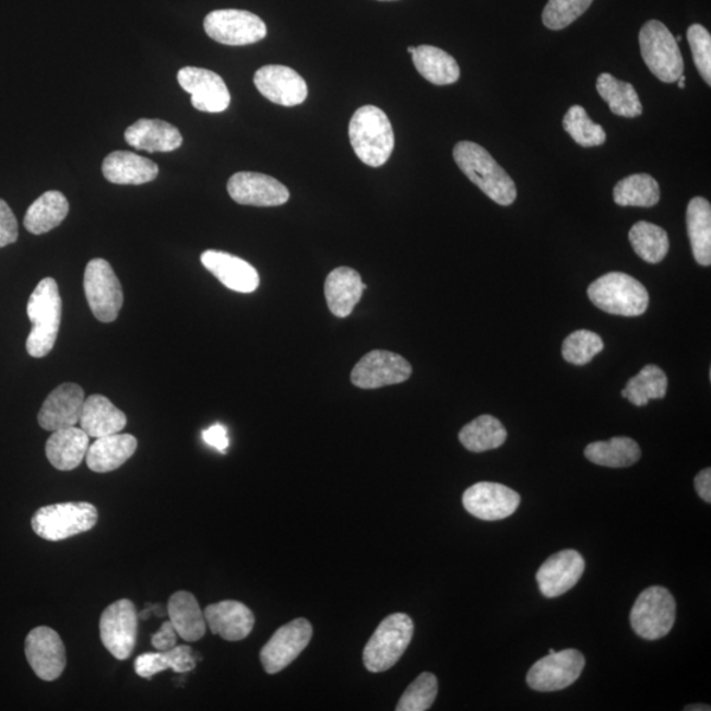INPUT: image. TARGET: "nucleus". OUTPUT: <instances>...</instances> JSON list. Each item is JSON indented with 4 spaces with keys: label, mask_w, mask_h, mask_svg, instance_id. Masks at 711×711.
Listing matches in <instances>:
<instances>
[{
    "label": "nucleus",
    "mask_w": 711,
    "mask_h": 711,
    "mask_svg": "<svg viewBox=\"0 0 711 711\" xmlns=\"http://www.w3.org/2000/svg\"><path fill=\"white\" fill-rule=\"evenodd\" d=\"M228 194L236 203L256 208L282 206L289 201L285 185L262 173L239 171L229 178Z\"/></svg>",
    "instance_id": "dca6fc26"
},
{
    "label": "nucleus",
    "mask_w": 711,
    "mask_h": 711,
    "mask_svg": "<svg viewBox=\"0 0 711 711\" xmlns=\"http://www.w3.org/2000/svg\"><path fill=\"white\" fill-rule=\"evenodd\" d=\"M668 378L657 365H645L637 376H633L623 390L624 399L632 405L643 407L652 400H663L667 394Z\"/></svg>",
    "instance_id": "e433bc0d"
},
{
    "label": "nucleus",
    "mask_w": 711,
    "mask_h": 711,
    "mask_svg": "<svg viewBox=\"0 0 711 711\" xmlns=\"http://www.w3.org/2000/svg\"><path fill=\"white\" fill-rule=\"evenodd\" d=\"M629 239L633 251L645 262L659 264L669 251V239L662 227L649 222H638L630 229Z\"/></svg>",
    "instance_id": "58836bf2"
},
{
    "label": "nucleus",
    "mask_w": 711,
    "mask_h": 711,
    "mask_svg": "<svg viewBox=\"0 0 711 711\" xmlns=\"http://www.w3.org/2000/svg\"><path fill=\"white\" fill-rule=\"evenodd\" d=\"M88 447V435L73 426L54 431L45 446V454L56 470L68 472L81 465Z\"/></svg>",
    "instance_id": "cd10ccee"
},
{
    "label": "nucleus",
    "mask_w": 711,
    "mask_h": 711,
    "mask_svg": "<svg viewBox=\"0 0 711 711\" xmlns=\"http://www.w3.org/2000/svg\"><path fill=\"white\" fill-rule=\"evenodd\" d=\"M168 652L171 669L177 674H186V672L193 671L197 662L193 650L189 645H175Z\"/></svg>",
    "instance_id": "de8ad7c7"
},
{
    "label": "nucleus",
    "mask_w": 711,
    "mask_h": 711,
    "mask_svg": "<svg viewBox=\"0 0 711 711\" xmlns=\"http://www.w3.org/2000/svg\"><path fill=\"white\" fill-rule=\"evenodd\" d=\"M69 214V202L60 191L50 190L31 204L24 216L28 233L43 235L59 227Z\"/></svg>",
    "instance_id": "7c9ffc66"
},
{
    "label": "nucleus",
    "mask_w": 711,
    "mask_h": 711,
    "mask_svg": "<svg viewBox=\"0 0 711 711\" xmlns=\"http://www.w3.org/2000/svg\"><path fill=\"white\" fill-rule=\"evenodd\" d=\"M413 636L414 624L407 614L389 615L365 645V668L371 674H381L394 667L412 643Z\"/></svg>",
    "instance_id": "39448f33"
},
{
    "label": "nucleus",
    "mask_w": 711,
    "mask_h": 711,
    "mask_svg": "<svg viewBox=\"0 0 711 711\" xmlns=\"http://www.w3.org/2000/svg\"><path fill=\"white\" fill-rule=\"evenodd\" d=\"M349 140L356 156L371 168L388 163L395 140L388 115L376 106L358 108L349 121Z\"/></svg>",
    "instance_id": "7ed1b4c3"
},
{
    "label": "nucleus",
    "mask_w": 711,
    "mask_h": 711,
    "mask_svg": "<svg viewBox=\"0 0 711 711\" xmlns=\"http://www.w3.org/2000/svg\"><path fill=\"white\" fill-rule=\"evenodd\" d=\"M87 304L94 317L102 323H111L117 320L123 307V289L114 269L104 259H94L88 262L83 277Z\"/></svg>",
    "instance_id": "1a4fd4ad"
},
{
    "label": "nucleus",
    "mask_w": 711,
    "mask_h": 711,
    "mask_svg": "<svg viewBox=\"0 0 711 711\" xmlns=\"http://www.w3.org/2000/svg\"><path fill=\"white\" fill-rule=\"evenodd\" d=\"M253 82L262 97L285 107L304 104L309 93L303 76L282 66L262 67L254 73Z\"/></svg>",
    "instance_id": "aec40b11"
},
{
    "label": "nucleus",
    "mask_w": 711,
    "mask_h": 711,
    "mask_svg": "<svg viewBox=\"0 0 711 711\" xmlns=\"http://www.w3.org/2000/svg\"><path fill=\"white\" fill-rule=\"evenodd\" d=\"M25 656L35 675L55 682L67 667V650L59 632L47 626L36 627L25 639Z\"/></svg>",
    "instance_id": "2eb2a0df"
},
{
    "label": "nucleus",
    "mask_w": 711,
    "mask_h": 711,
    "mask_svg": "<svg viewBox=\"0 0 711 711\" xmlns=\"http://www.w3.org/2000/svg\"><path fill=\"white\" fill-rule=\"evenodd\" d=\"M367 289L362 275L348 266L334 269L324 282L327 305L337 318L349 317Z\"/></svg>",
    "instance_id": "b1692460"
},
{
    "label": "nucleus",
    "mask_w": 711,
    "mask_h": 711,
    "mask_svg": "<svg viewBox=\"0 0 711 711\" xmlns=\"http://www.w3.org/2000/svg\"><path fill=\"white\" fill-rule=\"evenodd\" d=\"M98 522V510L88 502H67L44 506L32 518V529L42 540L66 541L68 537L93 530Z\"/></svg>",
    "instance_id": "423d86ee"
},
{
    "label": "nucleus",
    "mask_w": 711,
    "mask_h": 711,
    "mask_svg": "<svg viewBox=\"0 0 711 711\" xmlns=\"http://www.w3.org/2000/svg\"><path fill=\"white\" fill-rule=\"evenodd\" d=\"M138 612L130 600L114 602L102 614L99 631L102 643L115 659L127 660L137 644Z\"/></svg>",
    "instance_id": "f8f14e48"
},
{
    "label": "nucleus",
    "mask_w": 711,
    "mask_h": 711,
    "mask_svg": "<svg viewBox=\"0 0 711 711\" xmlns=\"http://www.w3.org/2000/svg\"><path fill=\"white\" fill-rule=\"evenodd\" d=\"M459 439L467 451L482 453L503 446L508 431L495 416L482 415L461 428Z\"/></svg>",
    "instance_id": "72a5a7b5"
},
{
    "label": "nucleus",
    "mask_w": 711,
    "mask_h": 711,
    "mask_svg": "<svg viewBox=\"0 0 711 711\" xmlns=\"http://www.w3.org/2000/svg\"><path fill=\"white\" fill-rule=\"evenodd\" d=\"M102 171L107 181L117 185H144L158 176L157 164L127 151H115L105 158Z\"/></svg>",
    "instance_id": "bb28decb"
},
{
    "label": "nucleus",
    "mask_w": 711,
    "mask_h": 711,
    "mask_svg": "<svg viewBox=\"0 0 711 711\" xmlns=\"http://www.w3.org/2000/svg\"><path fill=\"white\" fill-rule=\"evenodd\" d=\"M640 54L650 72L665 83H674L684 74V60L678 43L662 22H647L639 34Z\"/></svg>",
    "instance_id": "0eeeda50"
},
{
    "label": "nucleus",
    "mask_w": 711,
    "mask_h": 711,
    "mask_svg": "<svg viewBox=\"0 0 711 711\" xmlns=\"http://www.w3.org/2000/svg\"><path fill=\"white\" fill-rule=\"evenodd\" d=\"M203 440L211 447H214L215 450L221 451L222 453L227 451L229 446V439L227 434V428L220 423L211 426L208 430L203 431Z\"/></svg>",
    "instance_id": "8fccbe9b"
},
{
    "label": "nucleus",
    "mask_w": 711,
    "mask_h": 711,
    "mask_svg": "<svg viewBox=\"0 0 711 711\" xmlns=\"http://www.w3.org/2000/svg\"><path fill=\"white\" fill-rule=\"evenodd\" d=\"M685 75L683 74L680 79H678L676 82L678 83V87L684 88L685 87Z\"/></svg>",
    "instance_id": "864d4df0"
},
{
    "label": "nucleus",
    "mask_w": 711,
    "mask_h": 711,
    "mask_svg": "<svg viewBox=\"0 0 711 711\" xmlns=\"http://www.w3.org/2000/svg\"><path fill=\"white\" fill-rule=\"evenodd\" d=\"M311 638L312 626L305 618L294 619L282 626L260 652L261 664L266 674H279L291 665L309 645Z\"/></svg>",
    "instance_id": "4468645a"
},
{
    "label": "nucleus",
    "mask_w": 711,
    "mask_h": 711,
    "mask_svg": "<svg viewBox=\"0 0 711 711\" xmlns=\"http://www.w3.org/2000/svg\"><path fill=\"white\" fill-rule=\"evenodd\" d=\"M604 341L601 336L594 334L592 331L579 330L572 332L562 343L561 354L569 364L586 365L593 360L595 356L604 351Z\"/></svg>",
    "instance_id": "a19ab883"
},
{
    "label": "nucleus",
    "mask_w": 711,
    "mask_h": 711,
    "mask_svg": "<svg viewBox=\"0 0 711 711\" xmlns=\"http://www.w3.org/2000/svg\"><path fill=\"white\" fill-rule=\"evenodd\" d=\"M170 668V659L166 651L146 652L134 660V671L143 678H152L159 672Z\"/></svg>",
    "instance_id": "a18cd8bd"
},
{
    "label": "nucleus",
    "mask_w": 711,
    "mask_h": 711,
    "mask_svg": "<svg viewBox=\"0 0 711 711\" xmlns=\"http://www.w3.org/2000/svg\"><path fill=\"white\" fill-rule=\"evenodd\" d=\"M585 668V657L578 650L548 653L529 671V687L536 691L562 690L579 680Z\"/></svg>",
    "instance_id": "9b49d317"
},
{
    "label": "nucleus",
    "mask_w": 711,
    "mask_h": 711,
    "mask_svg": "<svg viewBox=\"0 0 711 711\" xmlns=\"http://www.w3.org/2000/svg\"><path fill=\"white\" fill-rule=\"evenodd\" d=\"M562 127L576 143L584 149L605 143L606 132L602 126L589 118L584 107L572 106L562 119Z\"/></svg>",
    "instance_id": "ea45409f"
},
{
    "label": "nucleus",
    "mask_w": 711,
    "mask_h": 711,
    "mask_svg": "<svg viewBox=\"0 0 711 711\" xmlns=\"http://www.w3.org/2000/svg\"><path fill=\"white\" fill-rule=\"evenodd\" d=\"M128 144L139 151L151 153L173 152L182 145L178 128L159 119H140L125 132Z\"/></svg>",
    "instance_id": "393cba45"
},
{
    "label": "nucleus",
    "mask_w": 711,
    "mask_h": 711,
    "mask_svg": "<svg viewBox=\"0 0 711 711\" xmlns=\"http://www.w3.org/2000/svg\"><path fill=\"white\" fill-rule=\"evenodd\" d=\"M177 80L186 93L191 95V105L202 112H223L230 104V94L220 74L202 68H182Z\"/></svg>",
    "instance_id": "f3484780"
},
{
    "label": "nucleus",
    "mask_w": 711,
    "mask_h": 711,
    "mask_svg": "<svg viewBox=\"0 0 711 711\" xmlns=\"http://www.w3.org/2000/svg\"><path fill=\"white\" fill-rule=\"evenodd\" d=\"M695 486L698 493L704 502L711 503V470H707L698 473V476L695 478Z\"/></svg>",
    "instance_id": "3c124183"
},
{
    "label": "nucleus",
    "mask_w": 711,
    "mask_h": 711,
    "mask_svg": "<svg viewBox=\"0 0 711 711\" xmlns=\"http://www.w3.org/2000/svg\"><path fill=\"white\" fill-rule=\"evenodd\" d=\"M687 226L691 251L698 264L711 265V206L702 197L688 204Z\"/></svg>",
    "instance_id": "473e14b6"
},
{
    "label": "nucleus",
    "mask_w": 711,
    "mask_h": 711,
    "mask_svg": "<svg viewBox=\"0 0 711 711\" xmlns=\"http://www.w3.org/2000/svg\"><path fill=\"white\" fill-rule=\"evenodd\" d=\"M203 613L211 632L228 642H240L253 630L254 615L239 601L217 602Z\"/></svg>",
    "instance_id": "5701e85b"
},
{
    "label": "nucleus",
    "mask_w": 711,
    "mask_h": 711,
    "mask_svg": "<svg viewBox=\"0 0 711 711\" xmlns=\"http://www.w3.org/2000/svg\"><path fill=\"white\" fill-rule=\"evenodd\" d=\"M85 392L76 383H62L44 401L38 413V425L45 431H57L80 423Z\"/></svg>",
    "instance_id": "412c9836"
},
{
    "label": "nucleus",
    "mask_w": 711,
    "mask_h": 711,
    "mask_svg": "<svg viewBox=\"0 0 711 711\" xmlns=\"http://www.w3.org/2000/svg\"><path fill=\"white\" fill-rule=\"evenodd\" d=\"M170 623L185 642H197L206 633V618L193 594L177 592L168 602Z\"/></svg>",
    "instance_id": "c756f323"
},
{
    "label": "nucleus",
    "mask_w": 711,
    "mask_h": 711,
    "mask_svg": "<svg viewBox=\"0 0 711 711\" xmlns=\"http://www.w3.org/2000/svg\"><path fill=\"white\" fill-rule=\"evenodd\" d=\"M685 710H689V711H698V710L709 711L710 708L708 707V704H690V707L685 708Z\"/></svg>",
    "instance_id": "603ef678"
},
{
    "label": "nucleus",
    "mask_w": 711,
    "mask_h": 711,
    "mask_svg": "<svg viewBox=\"0 0 711 711\" xmlns=\"http://www.w3.org/2000/svg\"><path fill=\"white\" fill-rule=\"evenodd\" d=\"M593 0H548L543 11V23L547 28H567L591 8Z\"/></svg>",
    "instance_id": "37998d69"
},
{
    "label": "nucleus",
    "mask_w": 711,
    "mask_h": 711,
    "mask_svg": "<svg viewBox=\"0 0 711 711\" xmlns=\"http://www.w3.org/2000/svg\"><path fill=\"white\" fill-rule=\"evenodd\" d=\"M412 365L393 352L376 349L365 355L352 369L351 381L356 388L380 389L396 386L412 377Z\"/></svg>",
    "instance_id": "ddd939ff"
},
{
    "label": "nucleus",
    "mask_w": 711,
    "mask_h": 711,
    "mask_svg": "<svg viewBox=\"0 0 711 711\" xmlns=\"http://www.w3.org/2000/svg\"><path fill=\"white\" fill-rule=\"evenodd\" d=\"M585 571L584 557L574 549H564L544 561L536 573L544 597L556 599L578 585Z\"/></svg>",
    "instance_id": "6ab92c4d"
},
{
    "label": "nucleus",
    "mask_w": 711,
    "mask_h": 711,
    "mask_svg": "<svg viewBox=\"0 0 711 711\" xmlns=\"http://www.w3.org/2000/svg\"><path fill=\"white\" fill-rule=\"evenodd\" d=\"M27 313L32 329L25 347L29 356L42 358L54 349L60 331L62 300L56 280L40 281L31 294Z\"/></svg>",
    "instance_id": "f03ea898"
},
{
    "label": "nucleus",
    "mask_w": 711,
    "mask_h": 711,
    "mask_svg": "<svg viewBox=\"0 0 711 711\" xmlns=\"http://www.w3.org/2000/svg\"><path fill=\"white\" fill-rule=\"evenodd\" d=\"M588 297L600 310L620 317L643 316L650 305V294L642 282L619 272L595 280L589 286Z\"/></svg>",
    "instance_id": "20e7f679"
},
{
    "label": "nucleus",
    "mask_w": 711,
    "mask_h": 711,
    "mask_svg": "<svg viewBox=\"0 0 711 711\" xmlns=\"http://www.w3.org/2000/svg\"><path fill=\"white\" fill-rule=\"evenodd\" d=\"M380 2H393V0H380Z\"/></svg>",
    "instance_id": "6e6d98bb"
},
{
    "label": "nucleus",
    "mask_w": 711,
    "mask_h": 711,
    "mask_svg": "<svg viewBox=\"0 0 711 711\" xmlns=\"http://www.w3.org/2000/svg\"><path fill=\"white\" fill-rule=\"evenodd\" d=\"M585 457L595 465L627 467L638 463L642 451L636 440L618 437L589 445L585 448Z\"/></svg>",
    "instance_id": "f704fd0d"
},
{
    "label": "nucleus",
    "mask_w": 711,
    "mask_h": 711,
    "mask_svg": "<svg viewBox=\"0 0 711 711\" xmlns=\"http://www.w3.org/2000/svg\"><path fill=\"white\" fill-rule=\"evenodd\" d=\"M204 31L213 40L242 47L259 43L266 36V25L261 17L242 10H216L204 19Z\"/></svg>",
    "instance_id": "9d476101"
},
{
    "label": "nucleus",
    "mask_w": 711,
    "mask_h": 711,
    "mask_svg": "<svg viewBox=\"0 0 711 711\" xmlns=\"http://www.w3.org/2000/svg\"><path fill=\"white\" fill-rule=\"evenodd\" d=\"M439 690L438 678L430 672L419 675L401 697L396 711H425L432 707Z\"/></svg>",
    "instance_id": "79ce46f5"
},
{
    "label": "nucleus",
    "mask_w": 711,
    "mask_h": 711,
    "mask_svg": "<svg viewBox=\"0 0 711 711\" xmlns=\"http://www.w3.org/2000/svg\"><path fill=\"white\" fill-rule=\"evenodd\" d=\"M80 425L90 438L98 439L125 430L127 416L106 396L94 394L83 403Z\"/></svg>",
    "instance_id": "c85d7f7f"
},
{
    "label": "nucleus",
    "mask_w": 711,
    "mask_h": 711,
    "mask_svg": "<svg viewBox=\"0 0 711 711\" xmlns=\"http://www.w3.org/2000/svg\"><path fill=\"white\" fill-rule=\"evenodd\" d=\"M177 631L170 620L164 623L159 630L152 637V644L157 651H168L177 645Z\"/></svg>",
    "instance_id": "09e8293b"
},
{
    "label": "nucleus",
    "mask_w": 711,
    "mask_h": 711,
    "mask_svg": "<svg viewBox=\"0 0 711 711\" xmlns=\"http://www.w3.org/2000/svg\"><path fill=\"white\" fill-rule=\"evenodd\" d=\"M676 620V601L663 586L647 588L631 608L632 630L645 640L667 637Z\"/></svg>",
    "instance_id": "6e6552de"
},
{
    "label": "nucleus",
    "mask_w": 711,
    "mask_h": 711,
    "mask_svg": "<svg viewBox=\"0 0 711 711\" xmlns=\"http://www.w3.org/2000/svg\"><path fill=\"white\" fill-rule=\"evenodd\" d=\"M138 450V440L130 434H112L98 438L88 447L86 464L95 473L117 471Z\"/></svg>",
    "instance_id": "a878e982"
},
{
    "label": "nucleus",
    "mask_w": 711,
    "mask_h": 711,
    "mask_svg": "<svg viewBox=\"0 0 711 711\" xmlns=\"http://www.w3.org/2000/svg\"><path fill=\"white\" fill-rule=\"evenodd\" d=\"M415 48H416V47H408V48H407L408 54H410V55H413V54L415 52Z\"/></svg>",
    "instance_id": "5fc2aeb1"
},
{
    "label": "nucleus",
    "mask_w": 711,
    "mask_h": 711,
    "mask_svg": "<svg viewBox=\"0 0 711 711\" xmlns=\"http://www.w3.org/2000/svg\"><path fill=\"white\" fill-rule=\"evenodd\" d=\"M453 158L461 171L479 190L501 206L517 200V186L490 153L472 141H460L453 149Z\"/></svg>",
    "instance_id": "f257e3e1"
},
{
    "label": "nucleus",
    "mask_w": 711,
    "mask_h": 711,
    "mask_svg": "<svg viewBox=\"0 0 711 711\" xmlns=\"http://www.w3.org/2000/svg\"><path fill=\"white\" fill-rule=\"evenodd\" d=\"M521 496L508 486L497 483H478L466 489L463 505L471 516L483 521H501L518 509Z\"/></svg>",
    "instance_id": "a211bd4d"
},
{
    "label": "nucleus",
    "mask_w": 711,
    "mask_h": 711,
    "mask_svg": "<svg viewBox=\"0 0 711 711\" xmlns=\"http://www.w3.org/2000/svg\"><path fill=\"white\" fill-rule=\"evenodd\" d=\"M201 262L230 291L253 293L260 285V275L256 268L237 256L210 249L202 253Z\"/></svg>",
    "instance_id": "4be33fe9"
},
{
    "label": "nucleus",
    "mask_w": 711,
    "mask_h": 711,
    "mask_svg": "<svg viewBox=\"0 0 711 711\" xmlns=\"http://www.w3.org/2000/svg\"><path fill=\"white\" fill-rule=\"evenodd\" d=\"M613 195L618 206L653 208L660 201V186L655 178L640 173L615 185Z\"/></svg>",
    "instance_id": "4c0bfd02"
},
{
    "label": "nucleus",
    "mask_w": 711,
    "mask_h": 711,
    "mask_svg": "<svg viewBox=\"0 0 711 711\" xmlns=\"http://www.w3.org/2000/svg\"><path fill=\"white\" fill-rule=\"evenodd\" d=\"M688 42L694 61L704 82L711 85V36L701 24L690 25Z\"/></svg>",
    "instance_id": "c03bdc74"
},
{
    "label": "nucleus",
    "mask_w": 711,
    "mask_h": 711,
    "mask_svg": "<svg viewBox=\"0 0 711 711\" xmlns=\"http://www.w3.org/2000/svg\"><path fill=\"white\" fill-rule=\"evenodd\" d=\"M413 62L423 79L434 85H452L460 79V68L457 60L443 49L432 45H420L415 48Z\"/></svg>",
    "instance_id": "2f4dec72"
},
{
    "label": "nucleus",
    "mask_w": 711,
    "mask_h": 711,
    "mask_svg": "<svg viewBox=\"0 0 711 711\" xmlns=\"http://www.w3.org/2000/svg\"><path fill=\"white\" fill-rule=\"evenodd\" d=\"M597 92L606 102L613 114L624 118H637L643 114L637 90L631 83L615 79L612 74L602 73L597 80Z\"/></svg>",
    "instance_id": "c9c22d12"
},
{
    "label": "nucleus",
    "mask_w": 711,
    "mask_h": 711,
    "mask_svg": "<svg viewBox=\"0 0 711 711\" xmlns=\"http://www.w3.org/2000/svg\"><path fill=\"white\" fill-rule=\"evenodd\" d=\"M19 236L17 221L9 204L0 200V248L14 245Z\"/></svg>",
    "instance_id": "49530a36"
}]
</instances>
